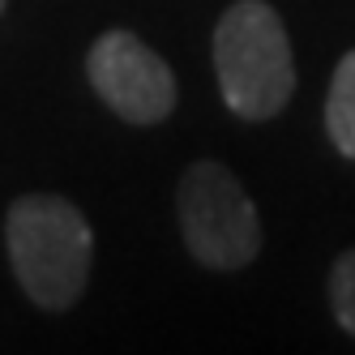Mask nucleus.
Instances as JSON below:
<instances>
[{
    "label": "nucleus",
    "mask_w": 355,
    "mask_h": 355,
    "mask_svg": "<svg viewBox=\"0 0 355 355\" xmlns=\"http://www.w3.org/2000/svg\"><path fill=\"white\" fill-rule=\"evenodd\" d=\"M214 69L227 107L244 120H270L295 90V60L278 13L261 0H240L214 31Z\"/></svg>",
    "instance_id": "nucleus-1"
},
{
    "label": "nucleus",
    "mask_w": 355,
    "mask_h": 355,
    "mask_svg": "<svg viewBox=\"0 0 355 355\" xmlns=\"http://www.w3.org/2000/svg\"><path fill=\"white\" fill-rule=\"evenodd\" d=\"M21 291L39 309H69L90 278V227L64 197H21L5 223Z\"/></svg>",
    "instance_id": "nucleus-2"
},
{
    "label": "nucleus",
    "mask_w": 355,
    "mask_h": 355,
    "mask_svg": "<svg viewBox=\"0 0 355 355\" xmlns=\"http://www.w3.org/2000/svg\"><path fill=\"white\" fill-rule=\"evenodd\" d=\"M180 227L197 261L236 270L257 257L261 223L236 175L218 163H193L180 180Z\"/></svg>",
    "instance_id": "nucleus-3"
},
{
    "label": "nucleus",
    "mask_w": 355,
    "mask_h": 355,
    "mask_svg": "<svg viewBox=\"0 0 355 355\" xmlns=\"http://www.w3.org/2000/svg\"><path fill=\"white\" fill-rule=\"evenodd\" d=\"M86 69L94 90L103 94V103L133 124H159L175 107L171 64H163V56L150 52L129 31H107L90 47Z\"/></svg>",
    "instance_id": "nucleus-4"
},
{
    "label": "nucleus",
    "mask_w": 355,
    "mask_h": 355,
    "mask_svg": "<svg viewBox=\"0 0 355 355\" xmlns=\"http://www.w3.org/2000/svg\"><path fill=\"white\" fill-rule=\"evenodd\" d=\"M325 129L347 159H355V52H347L334 69L329 82V98H325Z\"/></svg>",
    "instance_id": "nucleus-5"
},
{
    "label": "nucleus",
    "mask_w": 355,
    "mask_h": 355,
    "mask_svg": "<svg viewBox=\"0 0 355 355\" xmlns=\"http://www.w3.org/2000/svg\"><path fill=\"white\" fill-rule=\"evenodd\" d=\"M329 304H334L338 325L355 338V252L338 257L334 274H329Z\"/></svg>",
    "instance_id": "nucleus-6"
},
{
    "label": "nucleus",
    "mask_w": 355,
    "mask_h": 355,
    "mask_svg": "<svg viewBox=\"0 0 355 355\" xmlns=\"http://www.w3.org/2000/svg\"><path fill=\"white\" fill-rule=\"evenodd\" d=\"M0 9H5V0H0Z\"/></svg>",
    "instance_id": "nucleus-7"
}]
</instances>
